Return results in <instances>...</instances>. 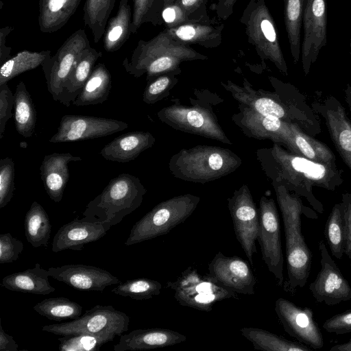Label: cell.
Here are the masks:
<instances>
[{
  "instance_id": "19",
  "label": "cell",
  "mask_w": 351,
  "mask_h": 351,
  "mask_svg": "<svg viewBox=\"0 0 351 351\" xmlns=\"http://www.w3.org/2000/svg\"><path fill=\"white\" fill-rule=\"evenodd\" d=\"M238 110L239 112L232 115V120L246 136L270 140L287 146L291 137V122L260 114L241 104Z\"/></svg>"
},
{
  "instance_id": "37",
  "label": "cell",
  "mask_w": 351,
  "mask_h": 351,
  "mask_svg": "<svg viewBox=\"0 0 351 351\" xmlns=\"http://www.w3.org/2000/svg\"><path fill=\"white\" fill-rule=\"evenodd\" d=\"M51 56V51H30L23 50L7 60L0 68V85L8 83L16 76L33 70L43 64Z\"/></svg>"
},
{
  "instance_id": "40",
  "label": "cell",
  "mask_w": 351,
  "mask_h": 351,
  "mask_svg": "<svg viewBox=\"0 0 351 351\" xmlns=\"http://www.w3.org/2000/svg\"><path fill=\"white\" fill-rule=\"evenodd\" d=\"M324 234L332 255L342 258L345 253L346 222L342 203L332 207L325 224Z\"/></svg>"
},
{
  "instance_id": "29",
  "label": "cell",
  "mask_w": 351,
  "mask_h": 351,
  "mask_svg": "<svg viewBox=\"0 0 351 351\" xmlns=\"http://www.w3.org/2000/svg\"><path fill=\"white\" fill-rule=\"evenodd\" d=\"M101 51L90 47L75 64L67 77L58 101L69 107L81 93L90 77L97 60L101 57Z\"/></svg>"
},
{
  "instance_id": "1",
  "label": "cell",
  "mask_w": 351,
  "mask_h": 351,
  "mask_svg": "<svg viewBox=\"0 0 351 351\" xmlns=\"http://www.w3.org/2000/svg\"><path fill=\"white\" fill-rule=\"evenodd\" d=\"M256 159L261 168L271 182L283 184L289 191L305 196L319 213L323 206L312 195V187L332 189L337 171L333 164L315 162L285 149L280 143L271 147L256 150Z\"/></svg>"
},
{
  "instance_id": "52",
  "label": "cell",
  "mask_w": 351,
  "mask_h": 351,
  "mask_svg": "<svg viewBox=\"0 0 351 351\" xmlns=\"http://www.w3.org/2000/svg\"><path fill=\"white\" fill-rule=\"evenodd\" d=\"M342 205L346 222V255L351 259V194H344Z\"/></svg>"
},
{
  "instance_id": "25",
  "label": "cell",
  "mask_w": 351,
  "mask_h": 351,
  "mask_svg": "<svg viewBox=\"0 0 351 351\" xmlns=\"http://www.w3.org/2000/svg\"><path fill=\"white\" fill-rule=\"evenodd\" d=\"M82 160L69 152L53 153L44 157L40 167V177L51 200L58 203L62 199L69 178V163Z\"/></svg>"
},
{
  "instance_id": "30",
  "label": "cell",
  "mask_w": 351,
  "mask_h": 351,
  "mask_svg": "<svg viewBox=\"0 0 351 351\" xmlns=\"http://www.w3.org/2000/svg\"><path fill=\"white\" fill-rule=\"evenodd\" d=\"M112 88L110 71L103 63L95 66L81 93L72 103L76 106L102 104L106 101Z\"/></svg>"
},
{
  "instance_id": "3",
  "label": "cell",
  "mask_w": 351,
  "mask_h": 351,
  "mask_svg": "<svg viewBox=\"0 0 351 351\" xmlns=\"http://www.w3.org/2000/svg\"><path fill=\"white\" fill-rule=\"evenodd\" d=\"M208 58L189 45L177 42L163 29L149 40H140L130 59L125 58L122 65L134 77L145 74L147 82L163 74L180 75V64L184 62Z\"/></svg>"
},
{
  "instance_id": "44",
  "label": "cell",
  "mask_w": 351,
  "mask_h": 351,
  "mask_svg": "<svg viewBox=\"0 0 351 351\" xmlns=\"http://www.w3.org/2000/svg\"><path fill=\"white\" fill-rule=\"evenodd\" d=\"M115 337L112 335L90 334L62 336L58 339L60 342L58 348L60 351H96Z\"/></svg>"
},
{
  "instance_id": "5",
  "label": "cell",
  "mask_w": 351,
  "mask_h": 351,
  "mask_svg": "<svg viewBox=\"0 0 351 351\" xmlns=\"http://www.w3.org/2000/svg\"><path fill=\"white\" fill-rule=\"evenodd\" d=\"M241 163V158L229 149L197 145L173 154L168 166L171 173L178 179L205 184L234 172Z\"/></svg>"
},
{
  "instance_id": "53",
  "label": "cell",
  "mask_w": 351,
  "mask_h": 351,
  "mask_svg": "<svg viewBox=\"0 0 351 351\" xmlns=\"http://www.w3.org/2000/svg\"><path fill=\"white\" fill-rule=\"evenodd\" d=\"M237 0H217L210 6L215 12L217 17L221 20L228 19L233 13Z\"/></svg>"
},
{
  "instance_id": "55",
  "label": "cell",
  "mask_w": 351,
  "mask_h": 351,
  "mask_svg": "<svg viewBox=\"0 0 351 351\" xmlns=\"http://www.w3.org/2000/svg\"><path fill=\"white\" fill-rule=\"evenodd\" d=\"M19 345L12 336L7 334L0 325V351H18Z\"/></svg>"
},
{
  "instance_id": "36",
  "label": "cell",
  "mask_w": 351,
  "mask_h": 351,
  "mask_svg": "<svg viewBox=\"0 0 351 351\" xmlns=\"http://www.w3.org/2000/svg\"><path fill=\"white\" fill-rule=\"evenodd\" d=\"M24 228L26 239L34 247L47 246L51 224L45 208L36 201L25 214Z\"/></svg>"
},
{
  "instance_id": "41",
  "label": "cell",
  "mask_w": 351,
  "mask_h": 351,
  "mask_svg": "<svg viewBox=\"0 0 351 351\" xmlns=\"http://www.w3.org/2000/svg\"><path fill=\"white\" fill-rule=\"evenodd\" d=\"M33 309L48 319L60 322L75 319L81 316L83 307L64 297L46 298L38 302Z\"/></svg>"
},
{
  "instance_id": "50",
  "label": "cell",
  "mask_w": 351,
  "mask_h": 351,
  "mask_svg": "<svg viewBox=\"0 0 351 351\" xmlns=\"http://www.w3.org/2000/svg\"><path fill=\"white\" fill-rule=\"evenodd\" d=\"M322 326L326 332L335 335L351 332V309L330 317L324 322Z\"/></svg>"
},
{
  "instance_id": "17",
  "label": "cell",
  "mask_w": 351,
  "mask_h": 351,
  "mask_svg": "<svg viewBox=\"0 0 351 351\" xmlns=\"http://www.w3.org/2000/svg\"><path fill=\"white\" fill-rule=\"evenodd\" d=\"M124 121L113 119L85 116L64 115L50 143H65L93 139L113 134L128 128Z\"/></svg>"
},
{
  "instance_id": "45",
  "label": "cell",
  "mask_w": 351,
  "mask_h": 351,
  "mask_svg": "<svg viewBox=\"0 0 351 351\" xmlns=\"http://www.w3.org/2000/svg\"><path fill=\"white\" fill-rule=\"evenodd\" d=\"M177 75L163 74L147 82L143 93V101L147 104H154L169 96L171 90L179 81Z\"/></svg>"
},
{
  "instance_id": "6",
  "label": "cell",
  "mask_w": 351,
  "mask_h": 351,
  "mask_svg": "<svg viewBox=\"0 0 351 351\" xmlns=\"http://www.w3.org/2000/svg\"><path fill=\"white\" fill-rule=\"evenodd\" d=\"M189 100L188 106L174 99L157 112L158 119L174 130L232 145L213 112L215 106L199 96Z\"/></svg>"
},
{
  "instance_id": "10",
  "label": "cell",
  "mask_w": 351,
  "mask_h": 351,
  "mask_svg": "<svg viewBox=\"0 0 351 351\" xmlns=\"http://www.w3.org/2000/svg\"><path fill=\"white\" fill-rule=\"evenodd\" d=\"M130 317L112 306L95 305L71 322L45 325L43 330L60 336L90 334L121 336L128 330Z\"/></svg>"
},
{
  "instance_id": "7",
  "label": "cell",
  "mask_w": 351,
  "mask_h": 351,
  "mask_svg": "<svg viewBox=\"0 0 351 351\" xmlns=\"http://www.w3.org/2000/svg\"><path fill=\"white\" fill-rule=\"evenodd\" d=\"M199 202V196L187 193L160 202L134 224L125 245H132L167 234L185 221Z\"/></svg>"
},
{
  "instance_id": "20",
  "label": "cell",
  "mask_w": 351,
  "mask_h": 351,
  "mask_svg": "<svg viewBox=\"0 0 351 351\" xmlns=\"http://www.w3.org/2000/svg\"><path fill=\"white\" fill-rule=\"evenodd\" d=\"M208 275L221 286L244 295H254L256 279L249 264L238 256L219 252L208 264Z\"/></svg>"
},
{
  "instance_id": "34",
  "label": "cell",
  "mask_w": 351,
  "mask_h": 351,
  "mask_svg": "<svg viewBox=\"0 0 351 351\" xmlns=\"http://www.w3.org/2000/svg\"><path fill=\"white\" fill-rule=\"evenodd\" d=\"M240 332L257 350L311 351L313 350L299 341L288 340L262 328L243 327L240 329Z\"/></svg>"
},
{
  "instance_id": "21",
  "label": "cell",
  "mask_w": 351,
  "mask_h": 351,
  "mask_svg": "<svg viewBox=\"0 0 351 351\" xmlns=\"http://www.w3.org/2000/svg\"><path fill=\"white\" fill-rule=\"evenodd\" d=\"M49 276L80 290L103 291L121 280L108 271L91 265L69 264L48 269Z\"/></svg>"
},
{
  "instance_id": "48",
  "label": "cell",
  "mask_w": 351,
  "mask_h": 351,
  "mask_svg": "<svg viewBox=\"0 0 351 351\" xmlns=\"http://www.w3.org/2000/svg\"><path fill=\"white\" fill-rule=\"evenodd\" d=\"M190 22L193 21L185 10L176 2L163 6L161 10L160 25L165 28H174Z\"/></svg>"
},
{
  "instance_id": "14",
  "label": "cell",
  "mask_w": 351,
  "mask_h": 351,
  "mask_svg": "<svg viewBox=\"0 0 351 351\" xmlns=\"http://www.w3.org/2000/svg\"><path fill=\"white\" fill-rule=\"evenodd\" d=\"M227 200L237 239L250 263L253 265V255L257 252L256 241L258 236L260 220L248 186L243 184Z\"/></svg>"
},
{
  "instance_id": "4",
  "label": "cell",
  "mask_w": 351,
  "mask_h": 351,
  "mask_svg": "<svg viewBox=\"0 0 351 351\" xmlns=\"http://www.w3.org/2000/svg\"><path fill=\"white\" fill-rule=\"evenodd\" d=\"M147 189L139 178L128 173L113 178L89 202L80 221L101 223L108 231L142 204Z\"/></svg>"
},
{
  "instance_id": "56",
  "label": "cell",
  "mask_w": 351,
  "mask_h": 351,
  "mask_svg": "<svg viewBox=\"0 0 351 351\" xmlns=\"http://www.w3.org/2000/svg\"><path fill=\"white\" fill-rule=\"evenodd\" d=\"M330 351H351V339L347 342L332 346Z\"/></svg>"
},
{
  "instance_id": "31",
  "label": "cell",
  "mask_w": 351,
  "mask_h": 351,
  "mask_svg": "<svg viewBox=\"0 0 351 351\" xmlns=\"http://www.w3.org/2000/svg\"><path fill=\"white\" fill-rule=\"evenodd\" d=\"M291 137L287 146L291 152L309 160L325 164H333L335 158L325 144L304 133L295 123H290Z\"/></svg>"
},
{
  "instance_id": "47",
  "label": "cell",
  "mask_w": 351,
  "mask_h": 351,
  "mask_svg": "<svg viewBox=\"0 0 351 351\" xmlns=\"http://www.w3.org/2000/svg\"><path fill=\"white\" fill-rule=\"evenodd\" d=\"M23 250L22 241L10 233L0 234V263H12L19 258Z\"/></svg>"
},
{
  "instance_id": "15",
  "label": "cell",
  "mask_w": 351,
  "mask_h": 351,
  "mask_svg": "<svg viewBox=\"0 0 351 351\" xmlns=\"http://www.w3.org/2000/svg\"><path fill=\"white\" fill-rule=\"evenodd\" d=\"M274 309L285 331L291 337L311 349L323 348L324 337L311 308H302L280 298L275 302Z\"/></svg>"
},
{
  "instance_id": "54",
  "label": "cell",
  "mask_w": 351,
  "mask_h": 351,
  "mask_svg": "<svg viewBox=\"0 0 351 351\" xmlns=\"http://www.w3.org/2000/svg\"><path fill=\"white\" fill-rule=\"evenodd\" d=\"M12 27H4L0 29V62L2 64L9 59L11 48L5 45L8 35L12 31Z\"/></svg>"
},
{
  "instance_id": "9",
  "label": "cell",
  "mask_w": 351,
  "mask_h": 351,
  "mask_svg": "<svg viewBox=\"0 0 351 351\" xmlns=\"http://www.w3.org/2000/svg\"><path fill=\"white\" fill-rule=\"evenodd\" d=\"M167 287L174 291V298L182 306L210 311L213 305L221 300L234 298V291L226 289L214 280L208 274L202 276L195 268L188 267Z\"/></svg>"
},
{
  "instance_id": "2",
  "label": "cell",
  "mask_w": 351,
  "mask_h": 351,
  "mask_svg": "<svg viewBox=\"0 0 351 351\" xmlns=\"http://www.w3.org/2000/svg\"><path fill=\"white\" fill-rule=\"evenodd\" d=\"M279 206L285 236L287 280L284 290L294 294L304 287L308 279L312 264V253L302 232V215L317 219V215L304 206L302 200L282 184L271 182Z\"/></svg>"
},
{
  "instance_id": "12",
  "label": "cell",
  "mask_w": 351,
  "mask_h": 351,
  "mask_svg": "<svg viewBox=\"0 0 351 351\" xmlns=\"http://www.w3.org/2000/svg\"><path fill=\"white\" fill-rule=\"evenodd\" d=\"M260 228L258 241L262 258L268 270L274 275L277 285H284V256L280 239L279 215L272 198L263 195L259 202Z\"/></svg>"
},
{
  "instance_id": "32",
  "label": "cell",
  "mask_w": 351,
  "mask_h": 351,
  "mask_svg": "<svg viewBox=\"0 0 351 351\" xmlns=\"http://www.w3.org/2000/svg\"><path fill=\"white\" fill-rule=\"evenodd\" d=\"M132 11L128 0H120L115 16L108 22L104 36V47L108 52L118 51L130 37Z\"/></svg>"
},
{
  "instance_id": "23",
  "label": "cell",
  "mask_w": 351,
  "mask_h": 351,
  "mask_svg": "<svg viewBox=\"0 0 351 351\" xmlns=\"http://www.w3.org/2000/svg\"><path fill=\"white\" fill-rule=\"evenodd\" d=\"M106 232L101 223L82 221L76 218L58 230L53 239L51 250L53 252L64 250H82L84 245L98 241Z\"/></svg>"
},
{
  "instance_id": "8",
  "label": "cell",
  "mask_w": 351,
  "mask_h": 351,
  "mask_svg": "<svg viewBox=\"0 0 351 351\" xmlns=\"http://www.w3.org/2000/svg\"><path fill=\"white\" fill-rule=\"evenodd\" d=\"M239 21L245 27L249 43L254 47L260 58L271 62L287 75L288 69L276 23L265 0H249Z\"/></svg>"
},
{
  "instance_id": "24",
  "label": "cell",
  "mask_w": 351,
  "mask_h": 351,
  "mask_svg": "<svg viewBox=\"0 0 351 351\" xmlns=\"http://www.w3.org/2000/svg\"><path fill=\"white\" fill-rule=\"evenodd\" d=\"M223 29L224 24L213 18L208 21L190 22L164 29L173 39L183 45H197L213 49L221 44Z\"/></svg>"
},
{
  "instance_id": "43",
  "label": "cell",
  "mask_w": 351,
  "mask_h": 351,
  "mask_svg": "<svg viewBox=\"0 0 351 351\" xmlns=\"http://www.w3.org/2000/svg\"><path fill=\"white\" fill-rule=\"evenodd\" d=\"M132 34H136L145 23L160 25V12L164 0H132Z\"/></svg>"
},
{
  "instance_id": "42",
  "label": "cell",
  "mask_w": 351,
  "mask_h": 351,
  "mask_svg": "<svg viewBox=\"0 0 351 351\" xmlns=\"http://www.w3.org/2000/svg\"><path fill=\"white\" fill-rule=\"evenodd\" d=\"M162 287V284L157 280L141 278L120 282L111 292L123 297L143 300L158 295Z\"/></svg>"
},
{
  "instance_id": "26",
  "label": "cell",
  "mask_w": 351,
  "mask_h": 351,
  "mask_svg": "<svg viewBox=\"0 0 351 351\" xmlns=\"http://www.w3.org/2000/svg\"><path fill=\"white\" fill-rule=\"evenodd\" d=\"M155 142V137L149 132H130L114 138L101 149L100 154L110 161L128 162L152 147Z\"/></svg>"
},
{
  "instance_id": "57",
  "label": "cell",
  "mask_w": 351,
  "mask_h": 351,
  "mask_svg": "<svg viewBox=\"0 0 351 351\" xmlns=\"http://www.w3.org/2000/svg\"><path fill=\"white\" fill-rule=\"evenodd\" d=\"M176 0H164V2H163V6L166 5H168V4H170V3H172L175 1ZM163 8V7H162Z\"/></svg>"
},
{
  "instance_id": "51",
  "label": "cell",
  "mask_w": 351,
  "mask_h": 351,
  "mask_svg": "<svg viewBox=\"0 0 351 351\" xmlns=\"http://www.w3.org/2000/svg\"><path fill=\"white\" fill-rule=\"evenodd\" d=\"M208 0H176L186 12L193 22L208 21L210 19L207 12Z\"/></svg>"
},
{
  "instance_id": "38",
  "label": "cell",
  "mask_w": 351,
  "mask_h": 351,
  "mask_svg": "<svg viewBox=\"0 0 351 351\" xmlns=\"http://www.w3.org/2000/svg\"><path fill=\"white\" fill-rule=\"evenodd\" d=\"M304 0H284V21L290 51L295 64L301 52V27Z\"/></svg>"
},
{
  "instance_id": "35",
  "label": "cell",
  "mask_w": 351,
  "mask_h": 351,
  "mask_svg": "<svg viewBox=\"0 0 351 351\" xmlns=\"http://www.w3.org/2000/svg\"><path fill=\"white\" fill-rule=\"evenodd\" d=\"M14 119L17 132L25 138L32 136L35 132L36 112L33 100L21 81L14 93Z\"/></svg>"
},
{
  "instance_id": "58",
  "label": "cell",
  "mask_w": 351,
  "mask_h": 351,
  "mask_svg": "<svg viewBox=\"0 0 351 351\" xmlns=\"http://www.w3.org/2000/svg\"><path fill=\"white\" fill-rule=\"evenodd\" d=\"M350 54H351V42H350Z\"/></svg>"
},
{
  "instance_id": "16",
  "label": "cell",
  "mask_w": 351,
  "mask_h": 351,
  "mask_svg": "<svg viewBox=\"0 0 351 351\" xmlns=\"http://www.w3.org/2000/svg\"><path fill=\"white\" fill-rule=\"evenodd\" d=\"M321 269L309 290L319 303L334 306L351 300V286L330 255L324 242L318 243Z\"/></svg>"
},
{
  "instance_id": "27",
  "label": "cell",
  "mask_w": 351,
  "mask_h": 351,
  "mask_svg": "<svg viewBox=\"0 0 351 351\" xmlns=\"http://www.w3.org/2000/svg\"><path fill=\"white\" fill-rule=\"evenodd\" d=\"M49 276L48 269L42 268L37 263L33 268L5 276L1 286L13 291L47 295L56 291L49 282Z\"/></svg>"
},
{
  "instance_id": "46",
  "label": "cell",
  "mask_w": 351,
  "mask_h": 351,
  "mask_svg": "<svg viewBox=\"0 0 351 351\" xmlns=\"http://www.w3.org/2000/svg\"><path fill=\"white\" fill-rule=\"evenodd\" d=\"M14 164L11 157L0 160V208L12 199L15 189Z\"/></svg>"
},
{
  "instance_id": "18",
  "label": "cell",
  "mask_w": 351,
  "mask_h": 351,
  "mask_svg": "<svg viewBox=\"0 0 351 351\" xmlns=\"http://www.w3.org/2000/svg\"><path fill=\"white\" fill-rule=\"evenodd\" d=\"M304 37L301 44L302 66L305 75L327 43L326 0H304L302 14Z\"/></svg>"
},
{
  "instance_id": "11",
  "label": "cell",
  "mask_w": 351,
  "mask_h": 351,
  "mask_svg": "<svg viewBox=\"0 0 351 351\" xmlns=\"http://www.w3.org/2000/svg\"><path fill=\"white\" fill-rule=\"evenodd\" d=\"M85 31L74 32L42 65L47 90L56 101H58L64 83L73 69L90 49Z\"/></svg>"
},
{
  "instance_id": "33",
  "label": "cell",
  "mask_w": 351,
  "mask_h": 351,
  "mask_svg": "<svg viewBox=\"0 0 351 351\" xmlns=\"http://www.w3.org/2000/svg\"><path fill=\"white\" fill-rule=\"evenodd\" d=\"M325 117L332 141L351 170V123L341 105L328 109Z\"/></svg>"
},
{
  "instance_id": "39",
  "label": "cell",
  "mask_w": 351,
  "mask_h": 351,
  "mask_svg": "<svg viewBox=\"0 0 351 351\" xmlns=\"http://www.w3.org/2000/svg\"><path fill=\"white\" fill-rule=\"evenodd\" d=\"M116 1L86 0L83 8L84 25L91 30L95 43L104 34Z\"/></svg>"
},
{
  "instance_id": "22",
  "label": "cell",
  "mask_w": 351,
  "mask_h": 351,
  "mask_svg": "<svg viewBox=\"0 0 351 351\" xmlns=\"http://www.w3.org/2000/svg\"><path fill=\"white\" fill-rule=\"evenodd\" d=\"M186 339L184 335L167 328L135 329L121 335L114 350L135 351L165 348L184 342Z\"/></svg>"
},
{
  "instance_id": "49",
  "label": "cell",
  "mask_w": 351,
  "mask_h": 351,
  "mask_svg": "<svg viewBox=\"0 0 351 351\" xmlns=\"http://www.w3.org/2000/svg\"><path fill=\"white\" fill-rule=\"evenodd\" d=\"M14 95L8 83L0 85V140L3 138L7 121L12 117Z\"/></svg>"
},
{
  "instance_id": "13",
  "label": "cell",
  "mask_w": 351,
  "mask_h": 351,
  "mask_svg": "<svg viewBox=\"0 0 351 351\" xmlns=\"http://www.w3.org/2000/svg\"><path fill=\"white\" fill-rule=\"evenodd\" d=\"M221 84L239 104L260 114L274 116L292 123L304 119V115L296 107L284 100L277 91L272 93L263 89H254L245 78L243 79L242 86L231 80L221 82Z\"/></svg>"
},
{
  "instance_id": "28",
  "label": "cell",
  "mask_w": 351,
  "mask_h": 351,
  "mask_svg": "<svg viewBox=\"0 0 351 351\" xmlns=\"http://www.w3.org/2000/svg\"><path fill=\"white\" fill-rule=\"evenodd\" d=\"M81 0H39L38 25L43 33L61 29L70 19Z\"/></svg>"
}]
</instances>
